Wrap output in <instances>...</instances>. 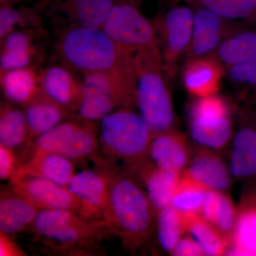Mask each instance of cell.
<instances>
[{"label":"cell","mask_w":256,"mask_h":256,"mask_svg":"<svg viewBox=\"0 0 256 256\" xmlns=\"http://www.w3.org/2000/svg\"><path fill=\"white\" fill-rule=\"evenodd\" d=\"M56 34L60 64L80 75L102 72L137 88L136 53L116 43L102 28H70Z\"/></svg>","instance_id":"6da1fadb"},{"label":"cell","mask_w":256,"mask_h":256,"mask_svg":"<svg viewBox=\"0 0 256 256\" xmlns=\"http://www.w3.org/2000/svg\"><path fill=\"white\" fill-rule=\"evenodd\" d=\"M96 164L108 188L111 230L136 250L150 236L156 217L148 194L132 175L110 161L97 159Z\"/></svg>","instance_id":"7a4b0ae2"},{"label":"cell","mask_w":256,"mask_h":256,"mask_svg":"<svg viewBox=\"0 0 256 256\" xmlns=\"http://www.w3.org/2000/svg\"><path fill=\"white\" fill-rule=\"evenodd\" d=\"M137 74V107L153 137L174 129L175 116L158 44L134 54Z\"/></svg>","instance_id":"3957f363"},{"label":"cell","mask_w":256,"mask_h":256,"mask_svg":"<svg viewBox=\"0 0 256 256\" xmlns=\"http://www.w3.org/2000/svg\"><path fill=\"white\" fill-rule=\"evenodd\" d=\"M100 130L105 152L126 162L132 172L146 161L153 134L140 114L133 109H118L102 118Z\"/></svg>","instance_id":"277c9868"},{"label":"cell","mask_w":256,"mask_h":256,"mask_svg":"<svg viewBox=\"0 0 256 256\" xmlns=\"http://www.w3.org/2000/svg\"><path fill=\"white\" fill-rule=\"evenodd\" d=\"M188 128L192 139L200 146L213 150L224 149L233 134L228 104L217 94L196 98L190 106Z\"/></svg>","instance_id":"5b68a950"},{"label":"cell","mask_w":256,"mask_h":256,"mask_svg":"<svg viewBox=\"0 0 256 256\" xmlns=\"http://www.w3.org/2000/svg\"><path fill=\"white\" fill-rule=\"evenodd\" d=\"M98 146L94 122L77 116L36 137L32 156L54 153L72 160L94 154Z\"/></svg>","instance_id":"8992f818"},{"label":"cell","mask_w":256,"mask_h":256,"mask_svg":"<svg viewBox=\"0 0 256 256\" xmlns=\"http://www.w3.org/2000/svg\"><path fill=\"white\" fill-rule=\"evenodd\" d=\"M118 0H37L34 8L55 33L70 28H102Z\"/></svg>","instance_id":"52a82bcc"},{"label":"cell","mask_w":256,"mask_h":256,"mask_svg":"<svg viewBox=\"0 0 256 256\" xmlns=\"http://www.w3.org/2000/svg\"><path fill=\"white\" fill-rule=\"evenodd\" d=\"M32 225L38 235L64 246L82 244L111 230L104 220L68 210H41Z\"/></svg>","instance_id":"ba28073f"},{"label":"cell","mask_w":256,"mask_h":256,"mask_svg":"<svg viewBox=\"0 0 256 256\" xmlns=\"http://www.w3.org/2000/svg\"><path fill=\"white\" fill-rule=\"evenodd\" d=\"M193 16L194 12L191 9L180 6L151 21L168 78H174L180 58L184 57L190 46Z\"/></svg>","instance_id":"9c48e42d"},{"label":"cell","mask_w":256,"mask_h":256,"mask_svg":"<svg viewBox=\"0 0 256 256\" xmlns=\"http://www.w3.org/2000/svg\"><path fill=\"white\" fill-rule=\"evenodd\" d=\"M102 28L116 43L134 53L141 48L158 44L152 22L128 0H118Z\"/></svg>","instance_id":"30bf717a"},{"label":"cell","mask_w":256,"mask_h":256,"mask_svg":"<svg viewBox=\"0 0 256 256\" xmlns=\"http://www.w3.org/2000/svg\"><path fill=\"white\" fill-rule=\"evenodd\" d=\"M248 28L252 26L222 18L206 8L196 10L194 12L191 42L184 58L215 54L226 38Z\"/></svg>","instance_id":"8fae6325"},{"label":"cell","mask_w":256,"mask_h":256,"mask_svg":"<svg viewBox=\"0 0 256 256\" xmlns=\"http://www.w3.org/2000/svg\"><path fill=\"white\" fill-rule=\"evenodd\" d=\"M47 30L44 26L16 30L0 40V72L38 66L44 60L40 42Z\"/></svg>","instance_id":"7c38bea8"},{"label":"cell","mask_w":256,"mask_h":256,"mask_svg":"<svg viewBox=\"0 0 256 256\" xmlns=\"http://www.w3.org/2000/svg\"><path fill=\"white\" fill-rule=\"evenodd\" d=\"M12 184L13 191L28 198L42 210H68L82 215V202L65 186L34 176H24Z\"/></svg>","instance_id":"4fadbf2b"},{"label":"cell","mask_w":256,"mask_h":256,"mask_svg":"<svg viewBox=\"0 0 256 256\" xmlns=\"http://www.w3.org/2000/svg\"><path fill=\"white\" fill-rule=\"evenodd\" d=\"M67 188L82 202L84 216L104 220L110 226V195L100 173L97 170H82L74 175Z\"/></svg>","instance_id":"5bb4252c"},{"label":"cell","mask_w":256,"mask_h":256,"mask_svg":"<svg viewBox=\"0 0 256 256\" xmlns=\"http://www.w3.org/2000/svg\"><path fill=\"white\" fill-rule=\"evenodd\" d=\"M40 88L72 114L82 102L84 84L77 73L63 64H54L40 70Z\"/></svg>","instance_id":"9a60e30c"},{"label":"cell","mask_w":256,"mask_h":256,"mask_svg":"<svg viewBox=\"0 0 256 256\" xmlns=\"http://www.w3.org/2000/svg\"><path fill=\"white\" fill-rule=\"evenodd\" d=\"M224 74V66L215 54L188 58L182 70L183 84L195 98L215 95Z\"/></svg>","instance_id":"2e32d148"},{"label":"cell","mask_w":256,"mask_h":256,"mask_svg":"<svg viewBox=\"0 0 256 256\" xmlns=\"http://www.w3.org/2000/svg\"><path fill=\"white\" fill-rule=\"evenodd\" d=\"M148 156L158 168L180 172L186 170L191 159L186 138L175 128L154 136Z\"/></svg>","instance_id":"e0dca14e"},{"label":"cell","mask_w":256,"mask_h":256,"mask_svg":"<svg viewBox=\"0 0 256 256\" xmlns=\"http://www.w3.org/2000/svg\"><path fill=\"white\" fill-rule=\"evenodd\" d=\"M185 171L210 190L225 192L232 185L230 169L213 150L204 146L195 152Z\"/></svg>","instance_id":"ac0fdd59"},{"label":"cell","mask_w":256,"mask_h":256,"mask_svg":"<svg viewBox=\"0 0 256 256\" xmlns=\"http://www.w3.org/2000/svg\"><path fill=\"white\" fill-rule=\"evenodd\" d=\"M74 175L72 160L54 153H44L32 156L28 162L18 166L10 180L14 183L24 176H40L67 188Z\"/></svg>","instance_id":"d6986e66"},{"label":"cell","mask_w":256,"mask_h":256,"mask_svg":"<svg viewBox=\"0 0 256 256\" xmlns=\"http://www.w3.org/2000/svg\"><path fill=\"white\" fill-rule=\"evenodd\" d=\"M24 108L28 121V139L47 132L68 119L72 114L64 106L50 98L41 88Z\"/></svg>","instance_id":"ffe728a7"},{"label":"cell","mask_w":256,"mask_h":256,"mask_svg":"<svg viewBox=\"0 0 256 256\" xmlns=\"http://www.w3.org/2000/svg\"><path fill=\"white\" fill-rule=\"evenodd\" d=\"M41 208L16 192H2L0 197V232L20 233L33 224Z\"/></svg>","instance_id":"44dd1931"},{"label":"cell","mask_w":256,"mask_h":256,"mask_svg":"<svg viewBox=\"0 0 256 256\" xmlns=\"http://www.w3.org/2000/svg\"><path fill=\"white\" fill-rule=\"evenodd\" d=\"M183 172L162 169L153 163H146L138 172L146 184V194L156 216L171 204Z\"/></svg>","instance_id":"7402d4cb"},{"label":"cell","mask_w":256,"mask_h":256,"mask_svg":"<svg viewBox=\"0 0 256 256\" xmlns=\"http://www.w3.org/2000/svg\"><path fill=\"white\" fill-rule=\"evenodd\" d=\"M38 66L0 72V84L6 100L24 106L40 90Z\"/></svg>","instance_id":"603a6c76"},{"label":"cell","mask_w":256,"mask_h":256,"mask_svg":"<svg viewBox=\"0 0 256 256\" xmlns=\"http://www.w3.org/2000/svg\"><path fill=\"white\" fill-rule=\"evenodd\" d=\"M232 176L244 178L256 176V130L250 127L239 130L234 137L230 166Z\"/></svg>","instance_id":"cb8c5ba5"},{"label":"cell","mask_w":256,"mask_h":256,"mask_svg":"<svg viewBox=\"0 0 256 256\" xmlns=\"http://www.w3.org/2000/svg\"><path fill=\"white\" fill-rule=\"evenodd\" d=\"M201 215L224 234L230 245L238 216L230 197L225 192L210 190Z\"/></svg>","instance_id":"d4e9b609"},{"label":"cell","mask_w":256,"mask_h":256,"mask_svg":"<svg viewBox=\"0 0 256 256\" xmlns=\"http://www.w3.org/2000/svg\"><path fill=\"white\" fill-rule=\"evenodd\" d=\"M224 67L256 60V28H248L228 37L216 52Z\"/></svg>","instance_id":"484cf974"},{"label":"cell","mask_w":256,"mask_h":256,"mask_svg":"<svg viewBox=\"0 0 256 256\" xmlns=\"http://www.w3.org/2000/svg\"><path fill=\"white\" fill-rule=\"evenodd\" d=\"M210 190L184 171L176 186L170 204L184 214L201 215Z\"/></svg>","instance_id":"4316f807"},{"label":"cell","mask_w":256,"mask_h":256,"mask_svg":"<svg viewBox=\"0 0 256 256\" xmlns=\"http://www.w3.org/2000/svg\"><path fill=\"white\" fill-rule=\"evenodd\" d=\"M188 234L201 247L204 256L224 255L229 242L224 234L202 215H188Z\"/></svg>","instance_id":"83f0119b"},{"label":"cell","mask_w":256,"mask_h":256,"mask_svg":"<svg viewBox=\"0 0 256 256\" xmlns=\"http://www.w3.org/2000/svg\"><path fill=\"white\" fill-rule=\"evenodd\" d=\"M8 102L2 104L0 112V144L10 149L28 139V121L24 111Z\"/></svg>","instance_id":"f1b7e54d"},{"label":"cell","mask_w":256,"mask_h":256,"mask_svg":"<svg viewBox=\"0 0 256 256\" xmlns=\"http://www.w3.org/2000/svg\"><path fill=\"white\" fill-rule=\"evenodd\" d=\"M158 218V234L162 247L172 254L176 244L188 233V215L170 204L160 210Z\"/></svg>","instance_id":"f546056e"},{"label":"cell","mask_w":256,"mask_h":256,"mask_svg":"<svg viewBox=\"0 0 256 256\" xmlns=\"http://www.w3.org/2000/svg\"><path fill=\"white\" fill-rule=\"evenodd\" d=\"M228 254L256 256V208H246L237 216Z\"/></svg>","instance_id":"4dcf8cb0"},{"label":"cell","mask_w":256,"mask_h":256,"mask_svg":"<svg viewBox=\"0 0 256 256\" xmlns=\"http://www.w3.org/2000/svg\"><path fill=\"white\" fill-rule=\"evenodd\" d=\"M206 8L226 20L242 21L256 28V0H198Z\"/></svg>","instance_id":"1f68e13d"},{"label":"cell","mask_w":256,"mask_h":256,"mask_svg":"<svg viewBox=\"0 0 256 256\" xmlns=\"http://www.w3.org/2000/svg\"><path fill=\"white\" fill-rule=\"evenodd\" d=\"M44 26V18L34 6L0 8V40L16 30Z\"/></svg>","instance_id":"d6a6232c"},{"label":"cell","mask_w":256,"mask_h":256,"mask_svg":"<svg viewBox=\"0 0 256 256\" xmlns=\"http://www.w3.org/2000/svg\"><path fill=\"white\" fill-rule=\"evenodd\" d=\"M224 68L229 80L233 84L256 92V60Z\"/></svg>","instance_id":"836d02e7"},{"label":"cell","mask_w":256,"mask_h":256,"mask_svg":"<svg viewBox=\"0 0 256 256\" xmlns=\"http://www.w3.org/2000/svg\"><path fill=\"white\" fill-rule=\"evenodd\" d=\"M16 158L12 149L0 144V178H11L18 169Z\"/></svg>","instance_id":"e575fe53"},{"label":"cell","mask_w":256,"mask_h":256,"mask_svg":"<svg viewBox=\"0 0 256 256\" xmlns=\"http://www.w3.org/2000/svg\"><path fill=\"white\" fill-rule=\"evenodd\" d=\"M172 255L176 256H204L201 247L190 234L184 236L176 244Z\"/></svg>","instance_id":"d590c367"},{"label":"cell","mask_w":256,"mask_h":256,"mask_svg":"<svg viewBox=\"0 0 256 256\" xmlns=\"http://www.w3.org/2000/svg\"><path fill=\"white\" fill-rule=\"evenodd\" d=\"M0 256H20L22 252L9 238V235L0 234Z\"/></svg>","instance_id":"8d00e7d4"},{"label":"cell","mask_w":256,"mask_h":256,"mask_svg":"<svg viewBox=\"0 0 256 256\" xmlns=\"http://www.w3.org/2000/svg\"><path fill=\"white\" fill-rule=\"evenodd\" d=\"M22 0H0V8L1 6H16L21 4Z\"/></svg>","instance_id":"74e56055"},{"label":"cell","mask_w":256,"mask_h":256,"mask_svg":"<svg viewBox=\"0 0 256 256\" xmlns=\"http://www.w3.org/2000/svg\"><path fill=\"white\" fill-rule=\"evenodd\" d=\"M24 1H26V0H22V2H24Z\"/></svg>","instance_id":"f35d334b"},{"label":"cell","mask_w":256,"mask_h":256,"mask_svg":"<svg viewBox=\"0 0 256 256\" xmlns=\"http://www.w3.org/2000/svg\"><path fill=\"white\" fill-rule=\"evenodd\" d=\"M255 129H256V127Z\"/></svg>","instance_id":"ab89813d"}]
</instances>
